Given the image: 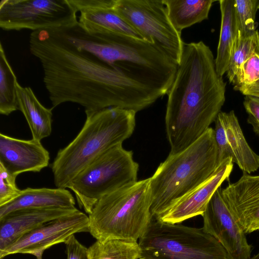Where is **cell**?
<instances>
[{"label": "cell", "mask_w": 259, "mask_h": 259, "mask_svg": "<svg viewBox=\"0 0 259 259\" xmlns=\"http://www.w3.org/2000/svg\"><path fill=\"white\" fill-rule=\"evenodd\" d=\"M29 50L41 64L53 108L72 102L88 111L119 107L137 112L163 96L78 50L57 28L32 31Z\"/></svg>", "instance_id": "6da1fadb"}, {"label": "cell", "mask_w": 259, "mask_h": 259, "mask_svg": "<svg viewBox=\"0 0 259 259\" xmlns=\"http://www.w3.org/2000/svg\"><path fill=\"white\" fill-rule=\"evenodd\" d=\"M214 59L203 41L184 43L167 93L165 123L169 154L180 152L194 143L221 112L226 82L217 73Z\"/></svg>", "instance_id": "7a4b0ae2"}, {"label": "cell", "mask_w": 259, "mask_h": 259, "mask_svg": "<svg viewBox=\"0 0 259 259\" xmlns=\"http://www.w3.org/2000/svg\"><path fill=\"white\" fill-rule=\"evenodd\" d=\"M58 29L78 50L88 52L128 78L163 96L167 94L178 65L154 44L114 32L90 33L78 23Z\"/></svg>", "instance_id": "3957f363"}, {"label": "cell", "mask_w": 259, "mask_h": 259, "mask_svg": "<svg viewBox=\"0 0 259 259\" xmlns=\"http://www.w3.org/2000/svg\"><path fill=\"white\" fill-rule=\"evenodd\" d=\"M85 121L76 137L60 149L52 164L54 184L66 189L82 170L101 155L133 134L136 112L119 107L88 111Z\"/></svg>", "instance_id": "277c9868"}, {"label": "cell", "mask_w": 259, "mask_h": 259, "mask_svg": "<svg viewBox=\"0 0 259 259\" xmlns=\"http://www.w3.org/2000/svg\"><path fill=\"white\" fill-rule=\"evenodd\" d=\"M218 165V148L211 127L184 150L169 154L150 178L152 217L159 218L206 181Z\"/></svg>", "instance_id": "5b68a950"}, {"label": "cell", "mask_w": 259, "mask_h": 259, "mask_svg": "<svg viewBox=\"0 0 259 259\" xmlns=\"http://www.w3.org/2000/svg\"><path fill=\"white\" fill-rule=\"evenodd\" d=\"M150 179L137 181L101 198L89 214V232L97 240L137 241L146 231L151 213Z\"/></svg>", "instance_id": "8992f818"}, {"label": "cell", "mask_w": 259, "mask_h": 259, "mask_svg": "<svg viewBox=\"0 0 259 259\" xmlns=\"http://www.w3.org/2000/svg\"><path fill=\"white\" fill-rule=\"evenodd\" d=\"M141 257L149 259H231L221 243L202 228L152 218L139 239Z\"/></svg>", "instance_id": "52a82bcc"}, {"label": "cell", "mask_w": 259, "mask_h": 259, "mask_svg": "<svg viewBox=\"0 0 259 259\" xmlns=\"http://www.w3.org/2000/svg\"><path fill=\"white\" fill-rule=\"evenodd\" d=\"M138 169L133 152L118 145L85 167L67 188L74 193L79 207L90 214L103 196L137 182Z\"/></svg>", "instance_id": "ba28073f"}, {"label": "cell", "mask_w": 259, "mask_h": 259, "mask_svg": "<svg viewBox=\"0 0 259 259\" xmlns=\"http://www.w3.org/2000/svg\"><path fill=\"white\" fill-rule=\"evenodd\" d=\"M114 8L144 40L180 63L184 42L171 24L163 0H115Z\"/></svg>", "instance_id": "9c48e42d"}, {"label": "cell", "mask_w": 259, "mask_h": 259, "mask_svg": "<svg viewBox=\"0 0 259 259\" xmlns=\"http://www.w3.org/2000/svg\"><path fill=\"white\" fill-rule=\"evenodd\" d=\"M77 12L69 0H2L0 27L34 31L71 26L78 23Z\"/></svg>", "instance_id": "30bf717a"}, {"label": "cell", "mask_w": 259, "mask_h": 259, "mask_svg": "<svg viewBox=\"0 0 259 259\" xmlns=\"http://www.w3.org/2000/svg\"><path fill=\"white\" fill-rule=\"evenodd\" d=\"M89 232V216L78 209L48 222L23 236L0 252V259L15 253H27L42 259L45 250L65 243L75 233Z\"/></svg>", "instance_id": "8fae6325"}, {"label": "cell", "mask_w": 259, "mask_h": 259, "mask_svg": "<svg viewBox=\"0 0 259 259\" xmlns=\"http://www.w3.org/2000/svg\"><path fill=\"white\" fill-rule=\"evenodd\" d=\"M202 217L203 231L221 243L231 259L250 258L252 246L225 202L221 187L210 198Z\"/></svg>", "instance_id": "7c38bea8"}, {"label": "cell", "mask_w": 259, "mask_h": 259, "mask_svg": "<svg viewBox=\"0 0 259 259\" xmlns=\"http://www.w3.org/2000/svg\"><path fill=\"white\" fill-rule=\"evenodd\" d=\"M214 122L218 164L230 158L243 172L256 171L259 168V155L248 144L234 111H221Z\"/></svg>", "instance_id": "4fadbf2b"}, {"label": "cell", "mask_w": 259, "mask_h": 259, "mask_svg": "<svg viewBox=\"0 0 259 259\" xmlns=\"http://www.w3.org/2000/svg\"><path fill=\"white\" fill-rule=\"evenodd\" d=\"M233 164L230 158L224 160L206 181L176 203L158 219L162 222L175 224L202 215L215 191L228 180Z\"/></svg>", "instance_id": "5bb4252c"}, {"label": "cell", "mask_w": 259, "mask_h": 259, "mask_svg": "<svg viewBox=\"0 0 259 259\" xmlns=\"http://www.w3.org/2000/svg\"><path fill=\"white\" fill-rule=\"evenodd\" d=\"M222 195L246 234L259 230V175L243 172L237 181L222 189Z\"/></svg>", "instance_id": "9a60e30c"}, {"label": "cell", "mask_w": 259, "mask_h": 259, "mask_svg": "<svg viewBox=\"0 0 259 259\" xmlns=\"http://www.w3.org/2000/svg\"><path fill=\"white\" fill-rule=\"evenodd\" d=\"M50 159L49 152L40 141L0 134V164L13 175L39 172L48 166Z\"/></svg>", "instance_id": "2e32d148"}, {"label": "cell", "mask_w": 259, "mask_h": 259, "mask_svg": "<svg viewBox=\"0 0 259 259\" xmlns=\"http://www.w3.org/2000/svg\"><path fill=\"white\" fill-rule=\"evenodd\" d=\"M69 1L79 12L78 25L87 32H111L143 39L116 11L115 0Z\"/></svg>", "instance_id": "e0dca14e"}, {"label": "cell", "mask_w": 259, "mask_h": 259, "mask_svg": "<svg viewBox=\"0 0 259 259\" xmlns=\"http://www.w3.org/2000/svg\"><path fill=\"white\" fill-rule=\"evenodd\" d=\"M77 210L75 207L26 209L7 215L0 219V252L44 224Z\"/></svg>", "instance_id": "ac0fdd59"}, {"label": "cell", "mask_w": 259, "mask_h": 259, "mask_svg": "<svg viewBox=\"0 0 259 259\" xmlns=\"http://www.w3.org/2000/svg\"><path fill=\"white\" fill-rule=\"evenodd\" d=\"M75 204L74 198L66 189L28 187L22 190L17 197L0 206V219L22 209L73 207Z\"/></svg>", "instance_id": "d6986e66"}, {"label": "cell", "mask_w": 259, "mask_h": 259, "mask_svg": "<svg viewBox=\"0 0 259 259\" xmlns=\"http://www.w3.org/2000/svg\"><path fill=\"white\" fill-rule=\"evenodd\" d=\"M19 110L23 114L30 129L32 139L41 141L52 132V108L44 106L30 87L17 84Z\"/></svg>", "instance_id": "ffe728a7"}, {"label": "cell", "mask_w": 259, "mask_h": 259, "mask_svg": "<svg viewBox=\"0 0 259 259\" xmlns=\"http://www.w3.org/2000/svg\"><path fill=\"white\" fill-rule=\"evenodd\" d=\"M219 2L221 24L214 61L217 73L222 77L228 69L233 46L237 37V26L234 0H220Z\"/></svg>", "instance_id": "44dd1931"}, {"label": "cell", "mask_w": 259, "mask_h": 259, "mask_svg": "<svg viewBox=\"0 0 259 259\" xmlns=\"http://www.w3.org/2000/svg\"><path fill=\"white\" fill-rule=\"evenodd\" d=\"M175 28L182 31L208 19L212 0H163Z\"/></svg>", "instance_id": "7402d4cb"}, {"label": "cell", "mask_w": 259, "mask_h": 259, "mask_svg": "<svg viewBox=\"0 0 259 259\" xmlns=\"http://www.w3.org/2000/svg\"><path fill=\"white\" fill-rule=\"evenodd\" d=\"M89 259H139L141 250L137 241L97 240L88 248Z\"/></svg>", "instance_id": "603a6c76"}, {"label": "cell", "mask_w": 259, "mask_h": 259, "mask_svg": "<svg viewBox=\"0 0 259 259\" xmlns=\"http://www.w3.org/2000/svg\"><path fill=\"white\" fill-rule=\"evenodd\" d=\"M17 77L0 44V113L9 115L19 110Z\"/></svg>", "instance_id": "cb8c5ba5"}, {"label": "cell", "mask_w": 259, "mask_h": 259, "mask_svg": "<svg viewBox=\"0 0 259 259\" xmlns=\"http://www.w3.org/2000/svg\"><path fill=\"white\" fill-rule=\"evenodd\" d=\"M254 54L259 55V32L257 30L247 37L236 38L226 72L230 82H233L241 64Z\"/></svg>", "instance_id": "d4e9b609"}, {"label": "cell", "mask_w": 259, "mask_h": 259, "mask_svg": "<svg viewBox=\"0 0 259 259\" xmlns=\"http://www.w3.org/2000/svg\"><path fill=\"white\" fill-rule=\"evenodd\" d=\"M238 39L252 34L256 29V14L259 0H234Z\"/></svg>", "instance_id": "484cf974"}, {"label": "cell", "mask_w": 259, "mask_h": 259, "mask_svg": "<svg viewBox=\"0 0 259 259\" xmlns=\"http://www.w3.org/2000/svg\"><path fill=\"white\" fill-rule=\"evenodd\" d=\"M259 79V55L254 54L239 67L233 82L234 89L251 84Z\"/></svg>", "instance_id": "4316f807"}, {"label": "cell", "mask_w": 259, "mask_h": 259, "mask_svg": "<svg viewBox=\"0 0 259 259\" xmlns=\"http://www.w3.org/2000/svg\"><path fill=\"white\" fill-rule=\"evenodd\" d=\"M17 177L0 164V206L10 202L20 194L22 190L17 186Z\"/></svg>", "instance_id": "83f0119b"}, {"label": "cell", "mask_w": 259, "mask_h": 259, "mask_svg": "<svg viewBox=\"0 0 259 259\" xmlns=\"http://www.w3.org/2000/svg\"><path fill=\"white\" fill-rule=\"evenodd\" d=\"M243 105L248 115L247 122L252 125L253 132L259 135V97L245 96Z\"/></svg>", "instance_id": "f1b7e54d"}, {"label": "cell", "mask_w": 259, "mask_h": 259, "mask_svg": "<svg viewBox=\"0 0 259 259\" xmlns=\"http://www.w3.org/2000/svg\"><path fill=\"white\" fill-rule=\"evenodd\" d=\"M67 259H89L88 248L72 236L65 243Z\"/></svg>", "instance_id": "f546056e"}, {"label": "cell", "mask_w": 259, "mask_h": 259, "mask_svg": "<svg viewBox=\"0 0 259 259\" xmlns=\"http://www.w3.org/2000/svg\"><path fill=\"white\" fill-rule=\"evenodd\" d=\"M241 92L245 96H253L259 97V79L255 82L243 85L234 89Z\"/></svg>", "instance_id": "4dcf8cb0"}, {"label": "cell", "mask_w": 259, "mask_h": 259, "mask_svg": "<svg viewBox=\"0 0 259 259\" xmlns=\"http://www.w3.org/2000/svg\"><path fill=\"white\" fill-rule=\"evenodd\" d=\"M249 259H259V252L255 255L250 257Z\"/></svg>", "instance_id": "1f68e13d"}, {"label": "cell", "mask_w": 259, "mask_h": 259, "mask_svg": "<svg viewBox=\"0 0 259 259\" xmlns=\"http://www.w3.org/2000/svg\"><path fill=\"white\" fill-rule=\"evenodd\" d=\"M139 259H149V258H145V257H141Z\"/></svg>", "instance_id": "d6a6232c"}]
</instances>
